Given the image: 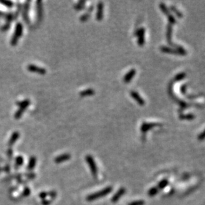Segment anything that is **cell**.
I'll return each mask as SVG.
<instances>
[{
	"mask_svg": "<svg viewBox=\"0 0 205 205\" xmlns=\"http://www.w3.org/2000/svg\"><path fill=\"white\" fill-rule=\"evenodd\" d=\"M36 163H37V159L35 157H31L29 161V163H28L27 166V169L28 170H32L33 169H34V167L36 165Z\"/></svg>",
	"mask_w": 205,
	"mask_h": 205,
	"instance_id": "ac0fdd59",
	"label": "cell"
},
{
	"mask_svg": "<svg viewBox=\"0 0 205 205\" xmlns=\"http://www.w3.org/2000/svg\"><path fill=\"white\" fill-rule=\"evenodd\" d=\"M158 193V189L157 187H153L150 189L149 191V195L151 196H154L156 194H157Z\"/></svg>",
	"mask_w": 205,
	"mask_h": 205,
	"instance_id": "f1b7e54d",
	"label": "cell"
},
{
	"mask_svg": "<svg viewBox=\"0 0 205 205\" xmlns=\"http://www.w3.org/2000/svg\"><path fill=\"white\" fill-rule=\"evenodd\" d=\"M144 201H136L130 202L128 205H144Z\"/></svg>",
	"mask_w": 205,
	"mask_h": 205,
	"instance_id": "d6a6232c",
	"label": "cell"
},
{
	"mask_svg": "<svg viewBox=\"0 0 205 205\" xmlns=\"http://www.w3.org/2000/svg\"><path fill=\"white\" fill-rule=\"evenodd\" d=\"M85 4H86V1H83V0H82V1H78L77 4H76L75 5H74V7L76 9L80 10V9H84V7H85Z\"/></svg>",
	"mask_w": 205,
	"mask_h": 205,
	"instance_id": "7402d4cb",
	"label": "cell"
},
{
	"mask_svg": "<svg viewBox=\"0 0 205 205\" xmlns=\"http://www.w3.org/2000/svg\"><path fill=\"white\" fill-rule=\"evenodd\" d=\"M159 7H160V9H161V11H162L164 14L167 15V17L169 21V24L172 25H174L175 23H176L177 21H176L175 18L174 17L173 15H171L170 14V12L168 10L167 7H166L165 4L161 2V3H160V4H159Z\"/></svg>",
	"mask_w": 205,
	"mask_h": 205,
	"instance_id": "3957f363",
	"label": "cell"
},
{
	"mask_svg": "<svg viewBox=\"0 0 205 205\" xmlns=\"http://www.w3.org/2000/svg\"><path fill=\"white\" fill-rule=\"evenodd\" d=\"M160 50L164 53L175 54V55H183L180 51L177 49H176L175 48L168 47H166V46H161Z\"/></svg>",
	"mask_w": 205,
	"mask_h": 205,
	"instance_id": "9c48e42d",
	"label": "cell"
},
{
	"mask_svg": "<svg viewBox=\"0 0 205 205\" xmlns=\"http://www.w3.org/2000/svg\"><path fill=\"white\" fill-rule=\"evenodd\" d=\"M6 19L7 23H11V21L14 19V14H11V13H9V14H7L6 16Z\"/></svg>",
	"mask_w": 205,
	"mask_h": 205,
	"instance_id": "83f0119b",
	"label": "cell"
},
{
	"mask_svg": "<svg viewBox=\"0 0 205 205\" xmlns=\"http://www.w3.org/2000/svg\"><path fill=\"white\" fill-rule=\"evenodd\" d=\"M168 184H169V181L167 180H166V179H163V180H162L159 183L158 188L160 189H163L165 187H166V186Z\"/></svg>",
	"mask_w": 205,
	"mask_h": 205,
	"instance_id": "cb8c5ba5",
	"label": "cell"
},
{
	"mask_svg": "<svg viewBox=\"0 0 205 205\" xmlns=\"http://www.w3.org/2000/svg\"><path fill=\"white\" fill-rule=\"evenodd\" d=\"M0 4H3L4 6H6L8 8H11L14 6V3L11 1H6V0H4V1H0Z\"/></svg>",
	"mask_w": 205,
	"mask_h": 205,
	"instance_id": "d4e9b609",
	"label": "cell"
},
{
	"mask_svg": "<svg viewBox=\"0 0 205 205\" xmlns=\"http://www.w3.org/2000/svg\"><path fill=\"white\" fill-rule=\"evenodd\" d=\"M112 191V187H111V186H107V187L102 189L101 191L90 194V195L87 196L86 200L88 201H94V200L102 198V197L106 196L107 194H108L109 193H111Z\"/></svg>",
	"mask_w": 205,
	"mask_h": 205,
	"instance_id": "6da1fadb",
	"label": "cell"
},
{
	"mask_svg": "<svg viewBox=\"0 0 205 205\" xmlns=\"http://www.w3.org/2000/svg\"><path fill=\"white\" fill-rule=\"evenodd\" d=\"M51 203V201H48V200H45L44 199L42 202V204L43 205H49Z\"/></svg>",
	"mask_w": 205,
	"mask_h": 205,
	"instance_id": "74e56055",
	"label": "cell"
},
{
	"mask_svg": "<svg viewBox=\"0 0 205 205\" xmlns=\"http://www.w3.org/2000/svg\"><path fill=\"white\" fill-rule=\"evenodd\" d=\"M4 15V13H3V12H1V11H0V16H2V15Z\"/></svg>",
	"mask_w": 205,
	"mask_h": 205,
	"instance_id": "ab89813d",
	"label": "cell"
},
{
	"mask_svg": "<svg viewBox=\"0 0 205 205\" xmlns=\"http://www.w3.org/2000/svg\"><path fill=\"white\" fill-rule=\"evenodd\" d=\"M30 194H31V190L29 189V188L26 187L24 189V191H23L22 196H28Z\"/></svg>",
	"mask_w": 205,
	"mask_h": 205,
	"instance_id": "836d02e7",
	"label": "cell"
},
{
	"mask_svg": "<svg viewBox=\"0 0 205 205\" xmlns=\"http://www.w3.org/2000/svg\"><path fill=\"white\" fill-rule=\"evenodd\" d=\"M12 154H13V150L11 148H9V149L7 150V156H8L9 158H11L12 157Z\"/></svg>",
	"mask_w": 205,
	"mask_h": 205,
	"instance_id": "f35d334b",
	"label": "cell"
},
{
	"mask_svg": "<svg viewBox=\"0 0 205 205\" xmlns=\"http://www.w3.org/2000/svg\"><path fill=\"white\" fill-rule=\"evenodd\" d=\"M30 1H27L25 3L23 9V20L25 21V22L27 24H29L30 23V20L29 18V4H30Z\"/></svg>",
	"mask_w": 205,
	"mask_h": 205,
	"instance_id": "52a82bcc",
	"label": "cell"
},
{
	"mask_svg": "<svg viewBox=\"0 0 205 205\" xmlns=\"http://www.w3.org/2000/svg\"><path fill=\"white\" fill-rule=\"evenodd\" d=\"M130 95H131L132 98H134L138 104L141 105V106H143V105L145 104V100H143L142 97L140 96V94H138L137 92H135L134 90L130 91Z\"/></svg>",
	"mask_w": 205,
	"mask_h": 205,
	"instance_id": "30bf717a",
	"label": "cell"
},
{
	"mask_svg": "<svg viewBox=\"0 0 205 205\" xmlns=\"http://www.w3.org/2000/svg\"><path fill=\"white\" fill-rule=\"evenodd\" d=\"M170 9H171V11L175 13V14L177 15V16L178 17L181 18L182 17H183V14H182L181 11H179V10L176 8L175 6H170Z\"/></svg>",
	"mask_w": 205,
	"mask_h": 205,
	"instance_id": "603a6c76",
	"label": "cell"
},
{
	"mask_svg": "<svg viewBox=\"0 0 205 205\" xmlns=\"http://www.w3.org/2000/svg\"><path fill=\"white\" fill-rule=\"evenodd\" d=\"M15 163L17 166H21L23 163V157L22 156H18L15 159Z\"/></svg>",
	"mask_w": 205,
	"mask_h": 205,
	"instance_id": "4316f807",
	"label": "cell"
},
{
	"mask_svg": "<svg viewBox=\"0 0 205 205\" xmlns=\"http://www.w3.org/2000/svg\"><path fill=\"white\" fill-rule=\"evenodd\" d=\"M89 17H90V14H88V13H86V14L81 15L80 17V20L82 22H84L87 21Z\"/></svg>",
	"mask_w": 205,
	"mask_h": 205,
	"instance_id": "f546056e",
	"label": "cell"
},
{
	"mask_svg": "<svg viewBox=\"0 0 205 205\" xmlns=\"http://www.w3.org/2000/svg\"><path fill=\"white\" fill-rule=\"evenodd\" d=\"M94 94H95V91H94V90H93L92 88H87L80 92V95L82 97L92 96Z\"/></svg>",
	"mask_w": 205,
	"mask_h": 205,
	"instance_id": "e0dca14e",
	"label": "cell"
},
{
	"mask_svg": "<svg viewBox=\"0 0 205 205\" xmlns=\"http://www.w3.org/2000/svg\"><path fill=\"white\" fill-rule=\"evenodd\" d=\"M98 10H97L96 13V19L98 21H100L103 18V8H104V5L102 1H99L98 3Z\"/></svg>",
	"mask_w": 205,
	"mask_h": 205,
	"instance_id": "4fadbf2b",
	"label": "cell"
},
{
	"mask_svg": "<svg viewBox=\"0 0 205 205\" xmlns=\"http://www.w3.org/2000/svg\"><path fill=\"white\" fill-rule=\"evenodd\" d=\"M145 28L142 27L140 29H137L136 31L134 33L135 35L138 36V45L140 46H143L145 43V38H144V35H145Z\"/></svg>",
	"mask_w": 205,
	"mask_h": 205,
	"instance_id": "5b68a950",
	"label": "cell"
},
{
	"mask_svg": "<svg viewBox=\"0 0 205 205\" xmlns=\"http://www.w3.org/2000/svg\"><path fill=\"white\" fill-rule=\"evenodd\" d=\"M19 137H20V134L18 132H14L13 133L8 142V145L9 147H11L12 145H14L15 144V143L17 142V140L19 139Z\"/></svg>",
	"mask_w": 205,
	"mask_h": 205,
	"instance_id": "9a60e30c",
	"label": "cell"
},
{
	"mask_svg": "<svg viewBox=\"0 0 205 205\" xmlns=\"http://www.w3.org/2000/svg\"><path fill=\"white\" fill-rule=\"evenodd\" d=\"M70 155L69 153H65V154L61 155L58 157H55V162L56 163H61L63 162H65L66 161H68L70 159Z\"/></svg>",
	"mask_w": 205,
	"mask_h": 205,
	"instance_id": "5bb4252c",
	"label": "cell"
},
{
	"mask_svg": "<svg viewBox=\"0 0 205 205\" xmlns=\"http://www.w3.org/2000/svg\"><path fill=\"white\" fill-rule=\"evenodd\" d=\"M125 193V189L124 188L120 189L119 190L117 191V193L114 194V196L112 197V201L113 202H116L120 198H121L122 195H124Z\"/></svg>",
	"mask_w": 205,
	"mask_h": 205,
	"instance_id": "2e32d148",
	"label": "cell"
},
{
	"mask_svg": "<svg viewBox=\"0 0 205 205\" xmlns=\"http://www.w3.org/2000/svg\"><path fill=\"white\" fill-rule=\"evenodd\" d=\"M27 108H25V107H19V109L17 110V112H15V118L16 120H19L21 118V116L23 114V112L25 111V110Z\"/></svg>",
	"mask_w": 205,
	"mask_h": 205,
	"instance_id": "d6986e66",
	"label": "cell"
},
{
	"mask_svg": "<svg viewBox=\"0 0 205 205\" xmlns=\"http://www.w3.org/2000/svg\"><path fill=\"white\" fill-rule=\"evenodd\" d=\"M194 118V116L193 114H181L179 116V119L180 120H191Z\"/></svg>",
	"mask_w": 205,
	"mask_h": 205,
	"instance_id": "44dd1931",
	"label": "cell"
},
{
	"mask_svg": "<svg viewBox=\"0 0 205 205\" xmlns=\"http://www.w3.org/2000/svg\"><path fill=\"white\" fill-rule=\"evenodd\" d=\"M204 137V132H202L198 135V139L199 140H203Z\"/></svg>",
	"mask_w": 205,
	"mask_h": 205,
	"instance_id": "8d00e7d4",
	"label": "cell"
},
{
	"mask_svg": "<svg viewBox=\"0 0 205 205\" xmlns=\"http://www.w3.org/2000/svg\"><path fill=\"white\" fill-rule=\"evenodd\" d=\"M16 104L19 107H25V108H27L28 106L31 104V101L29 100L26 99L21 102H17Z\"/></svg>",
	"mask_w": 205,
	"mask_h": 205,
	"instance_id": "ffe728a7",
	"label": "cell"
},
{
	"mask_svg": "<svg viewBox=\"0 0 205 205\" xmlns=\"http://www.w3.org/2000/svg\"><path fill=\"white\" fill-rule=\"evenodd\" d=\"M186 77V74L184 73H180L177 74L175 77V81H179L181 80L182 79H183L184 78Z\"/></svg>",
	"mask_w": 205,
	"mask_h": 205,
	"instance_id": "484cf974",
	"label": "cell"
},
{
	"mask_svg": "<svg viewBox=\"0 0 205 205\" xmlns=\"http://www.w3.org/2000/svg\"><path fill=\"white\" fill-rule=\"evenodd\" d=\"M161 126L162 124H159V123H147L144 122L142 124V125H141V131H142L143 132H147L148 130H149L152 128L154 127L155 126Z\"/></svg>",
	"mask_w": 205,
	"mask_h": 205,
	"instance_id": "ba28073f",
	"label": "cell"
},
{
	"mask_svg": "<svg viewBox=\"0 0 205 205\" xmlns=\"http://www.w3.org/2000/svg\"><path fill=\"white\" fill-rule=\"evenodd\" d=\"M37 22L39 23L42 21L43 15V9L41 1H37Z\"/></svg>",
	"mask_w": 205,
	"mask_h": 205,
	"instance_id": "8fae6325",
	"label": "cell"
},
{
	"mask_svg": "<svg viewBox=\"0 0 205 205\" xmlns=\"http://www.w3.org/2000/svg\"><path fill=\"white\" fill-rule=\"evenodd\" d=\"M10 26H11V23H7L6 22V23L1 27V30L2 31H6L8 30L9 29Z\"/></svg>",
	"mask_w": 205,
	"mask_h": 205,
	"instance_id": "1f68e13d",
	"label": "cell"
},
{
	"mask_svg": "<svg viewBox=\"0 0 205 205\" xmlns=\"http://www.w3.org/2000/svg\"><path fill=\"white\" fill-rule=\"evenodd\" d=\"M23 34V25L21 23H17L15 26V33L12 36L11 39V45L12 46H15L17 44L18 40L21 37Z\"/></svg>",
	"mask_w": 205,
	"mask_h": 205,
	"instance_id": "7a4b0ae2",
	"label": "cell"
},
{
	"mask_svg": "<svg viewBox=\"0 0 205 205\" xmlns=\"http://www.w3.org/2000/svg\"><path fill=\"white\" fill-rule=\"evenodd\" d=\"M39 197L41 199H46V197L48 196V193H46V192H42V193H41L39 194Z\"/></svg>",
	"mask_w": 205,
	"mask_h": 205,
	"instance_id": "e575fe53",
	"label": "cell"
},
{
	"mask_svg": "<svg viewBox=\"0 0 205 205\" xmlns=\"http://www.w3.org/2000/svg\"><path fill=\"white\" fill-rule=\"evenodd\" d=\"M21 4L17 3V11H16V12H15V14L14 15V19H17V17H18V15H19V14L20 11H21Z\"/></svg>",
	"mask_w": 205,
	"mask_h": 205,
	"instance_id": "4dcf8cb0",
	"label": "cell"
},
{
	"mask_svg": "<svg viewBox=\"0 0 205 205\" xmlns=\"http://www.w3.org/2000/svg\"><path fill=\"white\" fill-rule=\"evenodd\" d=\"M135 73H136V70H135L134 68H132L130 70L128 71L127 73L126 74H125V76H124V78H123L124 83H130V82L132 80V79L134 78Z\"/></svg>",
	"mask_w": 205,
	"mask_h": 205,
	"instance_id": "7c38bea8",
	"label": "cell"
},
{
	"mask_svg": "<svg viewBox=\"0 0 205 205\" xmlns=\"http://www.w3.org/2000/svg\"><path fill=\"white\" fill-rule=\"evenodd\" d=\"M48 193V196H51V198H55L56 196H57V193H56L55 191H51L50 192V193Z\"/></svg>",
	"mask_w": 205,
	"mask_h": 205,
	"instance_id": "d590c367",
	"label": "cell"
},
{
	"mask_svg": "<svg viewBox=\"0 0 205 205\" xmlns=\"http://www.w3.org/2000/svg\"><path fill=\"white\" fill-rule=\"evenodd\" d=\"M86 161L89 165L90 169V171L92 173V175H93V176L94 177H96L97 173H98V170H97L96 164L95 163V161H94V159L92 158V157L90 155H87L86 157Z\"/></svg>",
	"mask_w": 205,
	"mask_h": 205,
	"instance_id": "277c9868",
	"label": "cell"
},
{
	"mask_svg": "<svg viewBox=\"0 0 205 205\" xmlns=\"http://www.w3.org/2000/svg\"><path fill=\"white\" fill-rule=\"evenodd\" d=\"M28 71L31 72V73H35L40 74H45L47 73V70L44 68L40 67V66H36L34 65H29L27 66Z\"/></svg>",
	"mask_w": 205,
	"mask_h": 205,
	"instance_id": "8992f818",
	"label": "cell"
}]
</instances>
